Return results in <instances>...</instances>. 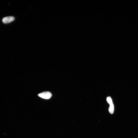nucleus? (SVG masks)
Here are the masks:
<instances>
[{"mask_svg": "<svg viewBox=\"0 0 138 138\" xmlns=\"http://www.w3.org/2000/svg\"><path fill=\"white\" fill-rule=\"evenodd\" d=\"M38 96L42 99H50L52 95L50 92H45L39 94Z\"/></svg>", "mask_w": 138, "mask_h": 138, "instance_id": "obj_1", "label": "nucleus"}, {"mask_svg": "<svg viewBox=\"0 0 138 138\" xmlns=\"http://www.w3.org/2000/svg\"><path fill=\"white\" fill-rule=\"evenodd\" d=\"M15 20V18L13 17L10 16L5 17L3 18L2 22L4 24L10 23L13 21Z\"/></svg>", "mask_w": 138, "mask_h": 138, "instance_id": "obj_2", "label": "nucleus"}, {"mask_svg": "<svg viewBox=\"0 0 138 138\" xmlns=\"http://www.w3.org/2000/svg\"><path fill=\"white\" fill-rule=\"evenodd\" d=\"M114 107L113 104H110L109 109V113L111 114H113L114 112Z\"/></svg>", "mask_w": 138, "mask_h": 138, "instance_id": "obj_3", "label": "nucleus"}, {"mask_svg": "<svg viewBox=\"0 0 138 138\" xmlns=\"http://www.w3.org/2000/svg\"><path fill=\"white\" fill-rule=\"evenodd\" d=\"M107 102H108L109 104H113V103L111 97H108L107 98Z\"/></svg>", "mask_w": 138, "mask_h": 138, "instance_id": "obj_4", "label": "nucleus"}]
</instances>
